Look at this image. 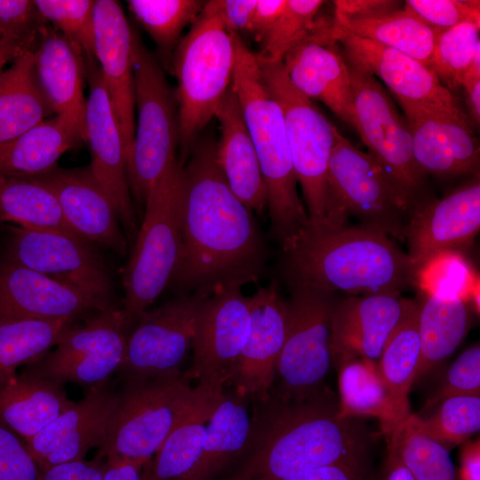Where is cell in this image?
Segmentation results:
<instances>
[{
	"label": "cell",
	"instance_id": "cell-1",
	"mask_svg": "<svg viewBox=\"0 0 480 480\" xmlns=\"http://www.w3.org/2000/svg\"><path fill=\"white\" fill-rule=\"evenodd\" d=\"M215 153V140H197L183 166L181 245L170 282L179 295L242 287L265 267L252 212L229 188Z\"/></svg>",
	"mask_w": 480,
	"mask_h": 480
},
{
	"label": "cell",
	"instance_id": "cell-2",
	"mask_svg": "<svg viewBox=\"0 0 480 480\" xmlns=\"http://www.w3.org/2000/svg\"><path fill=\"white\" fill-rule=\"evenodd\" d=\"M247 448L232 480H281L329 465H363L367 444L356 418H341L323 388L305 397L273 390L251 402Z\"/></svg>",
	"mask_w": 480,
	"mask_h": 480
},
{
	"label": "cell",
	"instance_id": "cell-3",
	"mask_svg": "<svg viewBox=\"0 0 480 480\" xmlns=\"http://www.w3.org/2000/svg\"><path fill=\"white\" fill-rule=\"evenodd\" d=\"M281 246L280 269L291 289L401 294L416 284L407 253L386 234L361 224L308 222Z\"/></svg>",
	"mask_w": 480,
	"mask_h": 480
},
{
	"label": "cell",
	"instance_id": "cell-4",
	"mask_svg": "<svg viewBox=\"0 0 480 480\" xmlns=\"http://www.w3.org/2000/svg\"><path fill=\"white\" fill-rule=\"evenodd\" d=\"M119 401L95 457L140 468L181 423L217 407L220 397L191 387L181 372L121 376Z\"/></svg>",
	"mask_w": 480,
	"mask_h": 480
},
{
	"label": "cell",
	"instance_id": "cell-5",
	"mask_svg": "<svg viewBox=\"0 0 480 480\" xmlns=\"http://www.w3.org/2000/svg\"><path fill=\"white\" fill-rule=\"evenodd\" d=\"M236 65L232 80L267 188L270 234L284 244L308 224L297 191V178L282 109L263 84L255 53L233 33Z\"/></svg>",
	"mask_w": 480,
	"mask_h": 480
},
{
	"label": "cell",
	"instance_id": "cell-6",
	"mask_svg": "<svg viewBox=\"0 0 480 480\" xmlns=\"http://www.w3.org/2000/svg\"><path fill=\"white\" fill-rule=\"evenodd\" d=\"M172 62L178 83L175 99L180 161L183 163L200 132L215 116L233 80L235 41L220 19L218 0L205 2L189 32L178 44Z\"/></svg>",
	"mask_w": 480,
	"mask_h": 480
},
{
	"label": "cell",
	"instance_id": "cell-7",
	"mask_svg": "<svg viewBox=\"0 0 480 480\" xmlns=\"http://www.w3.org/2000/svg\"><path fill=\"white\" fill-rule=\"evenodd\" d=\"M184 164L179 159L148 193L142 222L122 276L123 316L127 328L170 284L181 245V196Z\"/></svg>",
	"mask_w": 480,
	"mask_h": 480
},
{
	"label": "cell",
	"instance_id": "cell-8",
	"mask_svg": "<svg viewBox=\"0 0 480 480\" xmlns=\"http://www.w3.org/2000/svg\"><path fill=\"white\" fill-rule=\"evenodd\" d=\"M132 58L137 124L127 175L136 212L143 215L151 188L177 160L180 124L163 69L134 31Z\"/></svg>",
	"mask_w": 480,
	"mask_h": 480
},
{
	"label": "cell",
	"instance_id": "cell-9",
	"mask_svg": "<svg viewBox=\"0 0 480 480\" xmlns=\"http://www.w3.org/2000/svg\"><path fill=\"white\" fill-rule=\"evenodd\" d=\"M332 221L348 223V216L400 241L404 235L413 200L392 175L370 154L356 148L339 130L328 169Z\"/></svg>",
	"mask_w": 480,
	"mask_h": 480
},
{
	"label": "cell",
	"instance_id": "cell-10",
	"mask_svg": "<svg viewBox=\"0 0 480 480\" xmlns=\"http://www.w3.org/2000/svg\"><path fill=\"white\" fill-rule=\"evenodd\" d=\"M258 63L263 84L283 112L293 168L306 202L308 222L331 226L328 169L338 129L312 100L292 85L282 62Z\"/></svg>",
	"mask_w": 480,
	"mask_h": 480
},
{
	"label": "cell",
	"instance_id": "cell-11",
	"mask_svg": "<svg viewBox=\"0 0 480 480\" xmlns=\"http://www.w3.org/2000/svg\"><path fill=\"white\" fill-rule=\"evenodd\" d=\"M291 290L284 342L270 389L300 398L324 388L331 364V323L337 300L332 292Z\"/></svg>",
	"mask_w": 480,
	"mask_h": 480
},
{
	"label": "cell",
	"instance_id": "cell-12",
	"mask_svg": "<svg viewBox=\"0 0 480 480\" xmlns=\"http://www.w3.org/2000/svg\"><path fill=\"white\" fill-rule=\"evenodd\" d=\"M126 330L121 309L113 307L97 312L84 325L68 327L53 351L24 366L21 372L60 385L101 386L122 365Z\"/></svg>",
	"mask_w": 480,
	"mask_h": 480
},
{
	"label": "cell",
	"instance_id": "cell-13",
	"mask_svg": "<svg viewBox=\"0 0 480 480\" xmlns=\"http://www.w3.org/2000/svg\"><path fill=\"white\" fill-rule=\"evenodd\" d=\"M4 258L85 294L102 310L114 307L108 267L90 241L58 231L12 226Z\"/></svg>",
	"mask_w": 480,
	"mask_h": 480
},
{
	"label": "cell",
	"instance_id": "cell-14",
	"mask_svg": "<svg viewBox=\"0 0 480 480\" xmlns=\"http://www.w3.org/2000/svg\"><path fill=\"white\" fill-rule=\"evenodd\" d=\"M354 100L355 130L370 154L413 200L420 197L424 174L412 154L408 123L376 78L348 62Z\"/></svg>",
	"mask_w": 480,
	"mask_h": 480
},
{
	"label": "cell",
	"instance_id": "cell-15",
	"mask_svg": "<svg viewBox=\"0 0 480 480\" xmlns=\"http://www.w3.org/2000/svg\"><path fill=\"white\" fill-rule=\"evenodd\" d=\"M241 288L220 289L205 300L196 323L192 365L184 372L216 397L227 388L250 330V297Z\"/></svg>",
	"mask_w": 480,
	"mask_h": 480
},
{
	"label": "cell",
	"instance_id": "cell-16",
	"mask_svg": "<svg viewBox=\"0 0 480 480\" xmlns=\"http://www.w3.org/2000/svg\"><path fill=\"white\" fill-rule=\"evenodd\" d=\"M211 294L196 292L179 295L146 310L127 336L119 376L180 372L192 346L200 308Z\"/></svg>",
	"mask_w": 480,
	"mask_h": 480
},
{
	"label": "cell",
	"instance_id": "cell-17",
	"mask_svg": "<svg viewBox=\"0 0 480 480\" xmlns=\"http://www.w3.org/2000/svg\"><path fill=\"white\" fill-rule=\"evenodd\" d=\"M84 65L90 87L85 105L90 166L110 199L128 243L133 244L139 224L130 191L124 143L97 60L84 59Z\"/></svg>",
	"mask_w": 480,
	"mask_h": 480
},
{
	"label": "cell",
	"instance_id": "cell-18",
	"mask_svg": "<svg viewBox=\"0 0 480 480\" xmlns=\"http://www.w3.org/2000/svg\"><path fill=\"white\" fill-rule=\"evenodd\" d=\"M480 229V181L474 177L442 199L424 200L412 210L404 241L416 273L435 257L462 253Z\"/></svg>",
	"mask_w": 480,
	"mask_h": 480
},
{
	"label": "cell",
	"instance_id": "cell-19",
	"mask_svg": "<svg viewBox=\"0 0 480 480\" xmlns=\"http://www.w3.org/2000/svg\"><path fill=\"white\" fill-rule=\"evenodd\" d=\"M326 32L341 46L347 62L379 77L403 108H460L434 72L415 59L375 41L342 31L329 21Z\"/></svg>",
	"mask_w": 480,
	"mask_h": 480
},
{
	"label": "cell",
	"instance_id": "cell-20",
	"mask_svg": "<svg viewBox=\"0 0 480 480\" xmlns=\"http://www.w3.org/2000/svg\"><path fill=\"white\" fill-rule=\"evenodd\" d=\"M403 109L414 161L424 175L447 178L478 172L479 143L463 111L428 107Z\"/></svg>",
	"mask_w": 480,
	"mask_h": 480
},
{
	"label": "cell",
	"instance_id": "cell-21",
	"mask_svg": "<svg viewBox=\"0 0 480 480\" xmlns=\"http://www.w3.org/2000/svg\"><path fill=\"white\" fill-rule=\"evenodd\" d=\"M120 390L109 381L91 388L84 398L57 417L26 445L39 471L83 460L87 452L100 447L119 401Z\"/></svg>",
	"mask_w": 480,
	"mask_h": 480
},
{
	"label": "cell",
	"instance_id": "cell-22",
	"mask_svg": "<svg viewBox=\"0 0 480 480\" xmlns=\"http://www.w3.org/2000/svg\"><path fill=\"white\" fill-rule=\"evenodd\" d=\"M94 57L131 157L135 133V99L132 71V38L121 4L114 0H96L93 12Z\"/></svg>",
	"mask_w": 480,
	"mask_h": 480
},
{
	"label": "cell",
	"instance_id": "cell-23",
	"mask_svg": "<svg viewBox=\"0 0 480 480\" xmlns=\"http://www.w3.org/2000/svg\"><path fill=\"white\" fill-rule=\"evenodd\" d=\"M251 324L243 350L227 388L252 401L272 388L284 342L287 301L272 282L250 297Z\"/></svg>",
	"mask_w": 480,
	"mask_h": 480
},
{
	"label": "cell",
	"instance_id": "cell-24",
	"mask_svg": "<svg viewBox=\"0 0 480 480\" xmlns=\"http://www.w3.org/2000/svg\"><path fill=\"white\" fill-rule=\"evenodd\" d=\"M56 196L70 227L91 243L105 245L125 256L128 241L114 206L95 178L90 164L78 168H60L36 177Z\"/></svg>",
	"mask_w": 480,
	"mask_h": 480
},
{
	"label": "cell",
	"instance_id": "cell-25",
	"mask_svg": "<svg viewBox=\"0 0 480 480\" xmlns=\"http://www.w3.org/2000/svg\"><path fill=\"white\" fill-rule=\"evenodd\" d=\"M414 300L401 294L374 293L337 301L332 316V356L343 361L365 358L377 362L395 328Z\"/></svg>",
	"mask_w": 480,
	"mask_h": 480
},
{
	"label": "cell",
	"instance_id": "cell-26",
	"mask_svg": "<svg viewBox=\"0 0 480 480\" xmlns=\"http://www.w3.org/2000/svg\"><path fill=\"white\" fill-rule=\"evenodd\" d=\"M330 38L308 36L282 63L292 85L306 98L326 105L355 129L354 100L348 63Z\"/></svg>",
	"mask_w": 480,
	"mask_h": 480
},
{
	"label": "cell",
	"instance_id": "cell-27",
	"mask_svg": "<svg viewBox=\"0 0 480 480\" xmlns=\"http://www.w3.org/2000/svg\"><path fill=\"white\" fill-rule=\"evenodd\" d=\"M102 308L85 294L6 259L0 261V319H72Z\"/></svg>",
	"mask_w": 480,
	"mask_h": 480
},
{
	"label": "cell",
	"instance_id": "cell-28",
	"mask_svg": "<svg viewBox=\"0 0 480 480\" xmlns=\"http://www.w3.org/2000/svg\"><path fill=\"white\" fill-rule=\"evenodd\" d=\"M35 72L54 116L85 142L84 58L58 30L45 25L33 50Z\"/></svg>",
	"mask_w": 480,
	"mask_h": 480
},
{
	"label": "cell",
	"instance_id": "cell-29",
	"mask_svg": "<svg viewBox=\"0 0 480 480\" xmlns=\"http://www.w3.org/2000/svg\"><path fill=\"white\" fill-rule=\"evenodd\" d=\"M214 117L218 119L220 130V140L216 141L217 164L234 195L252 212L262 215L268 204L267 188L232 84Z\"/></svg>",
	"mask_w": 480,
	"mask_h": 480
},
{
	"label": "cell",
	"instance_id": "cell-30",
	"mask_svg": "<svg viewBox=\"0 0 480 480\" xmlns=\"http://www.w3.org/2000/svg\"><path fill=\"white\" fill-rule=\"evenodd\" d=\"M251 400L226 388L206 425L200 460L189 480H214L234 462H239L252 429Z\"/></svg>",
	"mask_w": 480,
	"mask_h": 480
},
{
	"label": "cell",
	"instance_id": "cell-31",
	"mask_svg": "<svg viewBox=\"0 0 480 480\" xmlns=\"http://www.w3.org/2000/svg\"><path fill=\"white\" fill-rule=\"evenodd\" d=\"M74 403L62 385L21 372L0 386V420L25 442Z\"/></svg>",
	"mask_w": 480,
	"mask_h": 480
},
{
	"label": "cell",
	"instance_id": "cell-32",
	"mask_svg": "<svg viewBox=\"0 0 480 480\" xmlns=\"http://www.w3.org/2000/svg\"><path fill=\"white\" fill-rule=\"evenodd\" d=\"M339 376L341 418L374 417L389 436L410 414L396 401L381 377L377 362L365 358L343 361Z\"/></svg>",
	"mask_w": 480,
	"mask_h": 480
},
{
	"label": "cell",
	"instance_id": "cell-33",
	"mask_svg": "<svg viewBox=\"0 0 480 480\" xmlns=\"http://www.w3.org/2000/svg\"><path fill=\"white\" fill-rule=\"evenodd\" d=\"M52 115L36 76L33 50L26 51L0 73V145Z\"/></svg>",
	"mask_w": 480,
	"mask_h": 480
},
{
	"label": "cell",
	"instance_id": "cell-34",
	"mask_svg": "<svg viewBox=\"0 0 480 480\" xmlns=\"http://www.w3.org/2000/svg\"><path fill=\"white\" fill-rule=\"evenodd\" d=\"M82 138L54 116L14 140L0 145V174L36 177L58 166L59 158L83 143Z\"/></svg>",
	"mask_w": 480,
	"mask_h": 480
},
{
	"label": "cell",
	"instance_id": "cell-35",
	"mask_svg": "<svg viewBox=\"0 0 480 480\" xmlns=\"http://www.w3.org/2000/svg\"><path fill=\"white\" fill-rule=\"evenodd\" d=\"M419 303L420 360L417 377L451 356L467 335L471 307L460 298L421 293Z\"/></svg>",
	"mask_w": 480,
	"mask_h": 480
},
{
	"label": "cell",
	"instance_id": "cell-36",
	"mask_svg": "<svg viewBox=\"0 0 480 480\" xmlns=\"http://www.w3.org/2000/svg\"><path fill=\"white\" fill-rule=\"evenodd\" d=\"M1 222H12L30 229L58 231L85 239L67 222L54 194L29 177L0 174Z\"/></svg>",
	"mask_w": 480,
	"mask_h": 480
},
{
	"label": "cell",
	"instance_id": "cell-37",
	"mask_svg": "<svg viewBox=\"0 0 480 480\" xmlns=\"http://www.w3.org/2000/svg\"><path fill=\"white\" fill-rule=\"evenodd\" d=\"M332 22L342 31L393 48L430 68L437 34L404 7L369 19L333 17Z\"/></svg>",
	"mask_w": 480,
	"mask_h": 480
},
{
	"label": "cell",
	"instance_id": "cell-38",
	"mask_svg": "<svg viewBox=\"0 0 480 480\" xmlns=\"http://www.w3.org/2000/svg\"><path fill=\"white\" fill-rule=\"evenodd\" d=\"M75 320L0 319V386L45 356Z\"/></svg>",
	"mask_w": 480,
	"mask_h": 480
},
{
	"label": "cell",
	"instance_id": "cell-39",
	"mask_svg": "<svg viewBox=\"0 0 480 480\" xmlns=\"http://www.w3.org/2000/svg\"><path fill=\"white\" fill-rule=\"evenodd\" d=\"M419 303H414L385 343L378 370L400 407L409 412L408 394L420 360Z\"/></svg>",
	"mask_w": 480,
	"mask_h": 480
},
{
	"label": "cell",
	"instance_id": "cell-40",
	"mask_svg": "<svg viewBox=\"0 0 480 480\" xmlns=\"http://www.w3.org/2000/svg\"><path fill=\"white\" fill-rule=\"evenodd\" d=\"M388 436V450L414 480H456L448 449L425 433L418 416L410 413Z\"/></svg>",
	"mask_w": 480,
	"mask_h": 480
},
{
	"label": "cell",
	"instance_id": "cell-41",
	"mask_svg": "<svg viewBox=\"0 0 480 480\" xmlns=\"http://www.w3.org/2000/svg\"><path fill=\"white\" fill-rule=\"evenodd\" d=\"M205 2L198 0H129L135 20L148 32L165 62L172 61L183 29L193 24Z\"/></svg>",
	"mask_w": 480,
	"mask_h": 480
},
{
	"label": "cell",
	"instance_id": "cell-42",
	"mask_svg": "<svg viewBox=\"0 0 480 480\" xmlns=\"http://www.w3.org/2000/svg\"><path fill=\"white\" fill-rule=\"evenodd\" d=\"M213 411L181 423L149 460L152 480H189L202 455L206 425Z\"/></svg>",
	"mask_w": 480,
	"mask_h": 480
},
{
	"label": "cell",
	"instance_id": "cell-43",
	"mask_svg": "<svg viewBox=\"0 0 480 480\" xmlns=\"http://www.w3.org/2000/svg\"><path fill=\"white\" fill-rule=\"evenodd\" d=\"M480 24L460 23L436 36L430 69L451 92L461 88L463 77L480 49Z\"/></svg>",
	"mask_w": 480,
	"mask_h": 480
},
{
	"label": "cell",
	"instance_id": "cell-44",
	"mask_svg": "<svg viewBox=\"0 0 480 480\" xmlns=\"http://www.w3.org/2000/svg\"><path fill=\"white\" fill-rule=\"evenodd\" d=\"M324 4L321 0H287L282 14L260 43V52L255 53L258 61L282 62L311 33Z\"/></svg>",
	"mask_w": 480,
	"mask_h": 480
},
{
	"label": "cell",
	"instance_id": "cell-45",
	"mask_svg": "<svg viewBox=\"0 0 480 480\" xmlns=\"http://www.w3.org/2000/svg\"><path fill=\"white\" fill-rule=\"evenodd\" d=\"M428 420L425 433L444 447L458 445L480 429V395L454 396L440 402Z\"/></svg>",
	"mask_w": 480,
	"mask_h": 480
},
{
	"label": "cell",
	"instance_id": "cell-46",
	"mask_svg": "<svg viewBox=\"0 0 480 480\" xmlns=\"http://www.w3.org/2000/svg\"><path fill=\"white\" fill-rule=\"evenodd\" d=\"M477 284L476 276L464 255L445 252L435 257L417 272L415 286L421 293L460 298L468 302Z\"/></svg>",
	"mask_w": 480,
	"mask_h": 480
},
{
	"label": "cell",
	"instance_id": "cell-47",
	"mask_svg": "<svg viewBox=\"0 0 480 480\" xmlns=\"http://www.w3.org/2000/svg\"><path fill=\"white\" fill-rule=\"evenodd\" d=\"M45 21L52 23L84 59L94 57L93 0H36Z\"/></svg>",
	"mask_w": 480,
	"mask_h": 480
},
{
	"label": "cell",
	"instance_id": "cell-48",
	"mask_svg": "<svg viewBox=\"0 0 480 480\" xmlns=\"http://www.w3.org/2000/svg\"><path fill=\"white\" fill-rule=\"evenodd\" d=\"M46 21L31 0H0V39L34 50Z\"/></svg>",
	"mask_w": 480,
	"mask_h": 480
},
{
	"label": "cell",
	"instance_id": "cell-49",
	"mask_svg": "<svg viewBox=\"0 0 480 480\" xmlns=\"http://www.w3.org/2000/svg\"><path fill=\"white\" fill-rule=\"evenodd\" d=\"M404 7L436 34L464 22L480 24V2L476 0H407Z\"/></svg>",
	"mask_w": 480,
	"mask_h": 480
},
{
	"label": "cell",
	"instance_id": "cell-50",
	"mask_svg": "<svg viewBox=\"0 0 480 480\" xmlns=\"http://www.w3.org/2000/svg\"><path fill=\"white\" fill-rule=\"evenodd\" d=\"M480 394V347L465 350L449 368L446 378L428 406L454 396Z\"/></svg>",
	"mask_w": 480,
	"mask_h": 480
},
{
	"label": "cell",
	"instance_id": "cell-51",
	"mask_svg": "<svg viewBox=\"0 0 480 480\" xmlns=\"http://www.w3.org/2000/svg\"><path fill=\"white\" fill-rule=\"evenodd\" d=\"M39 469L25 441L0 420V480H38Z\"/></svg>",
	"mask_w": 480,
	"mask_h": 480
},
{
	"label": "cell",
	"instance_id": "cell-52",
	"mask_svg": "<svg viewBox=\"0 0 480 480\" xmlns=\"http://www.w3.org/2000/svg\"><path fill=\"white\" fill-rule=\"evenodd\" d=\"M105 466V460L97 457L63 463L39 471L38 480H103Z\"/></svg>",
	"mask_w": 480,
	"mask_h": 480
},
{
	"label": "cell",
	"instance_id": "cell-53",
	"mask_svg": "<svg viewBox=\"0 0 480 480\" xmlns=\"http://www.w3.org/2000/svg\"><path fill=\"white\" fill-rule=\"evenodd\" d=\"M400 1L393 0H336L333 2L336 19H369L386 15L401 9Z\"/></svg>",
	"mask_w": 480,
	"mask_h": 480
},
{
	"label": "cell",
	"instance_id": "cell-54",
	"mask_svg": "<svg viewBox=\"0 0 480 480\" xmlns=\"http://www.w3.org/2000/svg\"><path fill=\"white\" fill-rule=\"evenodd\" d=\"M257 0H218L219 12L230 33L248 31Z\"/></svg>",
	"mask_w": 480,
	"mask_h": 480
},
{
	"label": "cell",
	"instance_id": "cell-55",
	"mask_svg": "<svg viewBox=\"0 0 480 480\" xmlns=\"http://www.w3.org/2000/svg\"><path fill=\"white\" fill-rule=\"evenodd\" d=\"M461 88L465 96L468 123L472 128L478 129L480 125V49L476 51L463 77Z\"/></svg>",
	"mask_w": 480,
	"mask_h": 480
},
{
	"label": "cell",
	"instance_id": "cell-56",
	"mask_svg": "<svg viewBox=\"0 0 480 480\" xmlns=\"http://www.w3.org/2000/svg\"><path fill=\"white\" fill-rule=\"evenodd\" d=\"M287 0H257L248 32L261 43L269 29L282 14Z\"/></svg>",
	"mask_w": 480,
	"mask_h": 480
},
{
	"label": "cell",
	"instance_id": "cell-57",
	"mask_svg": "<svg viewBox=\"0 0 480 480\" xmlns=\"http://www.w3.org/2000/svg\"><path fill=\"white\" fill-rule=\"evenodd\" d=\"M363 465L338 464L309 469L281 480H363Z\"/></svg>",
	"mask_w": 480,
	"mask_h": 480
},
{
	"label": "cell",
	"instance_id": "cell-58",
	"mask_svg": "<svg viewBox=\"0 0 480 480\" xmlns=\"http://www.w3.org/2000/svg\"><path fill=\"white\" fill-rule=\"evenodd\" d=\"M461 480H480V442H467L461 452Z\"/></svg>",
	"mask_w": 480,
	"mask_h": 480
},
{
	"label": "cell",
	"instance_id": "cell-59",
	"mask_svg": "<svg viewBox=\"0 0 480 480\" xmlns=\"http://www.w3.org/2000/svg\"><path fill=\"white\" fill-rule=\"evenodd\" d=\"M106 462L103 480H143L141 468L128 462Z\"/></svg>",
	"mask_w": 480,
	"mask_h": 480
},
{
	"label": "cell",
	"instance_id": "cell-60",
	"mask_svg": "<svg viewBox=\"0 0 480 480\" xmlns=\"http://www.w3.org/2000/svg\"><path fill=\"white\" fill-rule=\"evenodd\" d=\"M384 480H414L398 457L389 450Z\"/></svg>",
	"mask_w": 480,
	"mask_h": 480
},
{
	"label": "cell",
	"instance_id": "cell-61",
	"mask_svg": "<svg viewBox=\"0 0 480 480\" xmlns=\"http://www.w3.org/2000/svg\"><path fill=\"white\" fill-rule=\"evenodd\" d=\"M26 51L30 50H25L20 46L12 44H4L0 48V73L9 61H12L16 57Z\"/></svg>",
	"mask_w": 480,
	"mask_h": 480
},
{
	"label": "cell",
	"instance_id": "cell-62",
	"mask_svg": "<svg viewBox=\"0 0 480 480\" xmlns=\"http://www.w3.org/2000/svg\"><path fill=\"white\" fill-rule=\"evenodd\" d=\"M141 476H142V479L143 480H152L151 478V475H150V468H149V463L147 462L142 469H141Z\"/></svg>",
	"mask_w": 480,
	"mask_h": 480
},
{
	"label": "cell",
	"instance_id": "cell-63",
	"mask_svg": "<svg viewBox=\"0 0 480 480\" xmlns=\"http://www.w3.org/2000/svg\"><path fill=\"white\" fill-rule=\"evenodd\" d=\"M4 44H7V43H3L0 39V48Z\"/></svg>",
	"mask_w": 480,
	"mask_h": 480
},
{
	"label": "cell",
	"instance_id": "cell-64",
	"mask_svg": "<svg viewBox=\"0 0 480 480\" xmlns=\"http://www.w3.org/2000/svg\"><path fill=\"white\" fill-rule=\"evenodd\" d=\"M226 480H232V479H228H228H226Z\"/></svg>",
	"mask_w": 480,
	"mask_h": 480
}]
</instances>
